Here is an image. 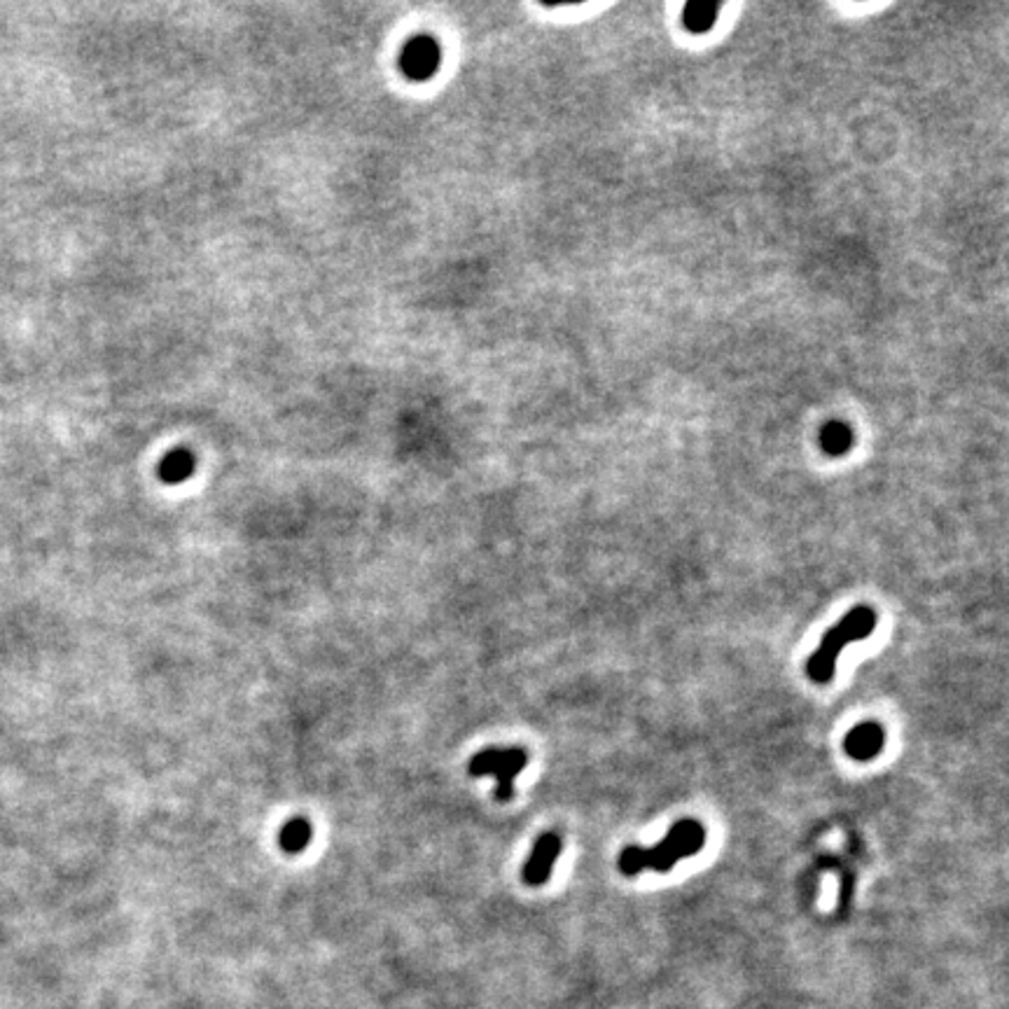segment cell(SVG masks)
Listing matches in <instances>:
<instances>
[{"label":"cell","instance_id":"52a82bcc","mask_svg":"<svg viewBox=\"0 0 1009 1009\" xmlns=\"http://www.w3.org/2000/svg\"><path fill=\"white\" fill-rule=\"evenodd\" d=\"M311 837L313 827L307 817H290L288 823L281 827V832H278V846L285 853L294 856V853H301V850L307 849L309 843H311Z\"/></svg>","mask_w":1009,"mask_h":1009},{"label":"cell","instance_id":"7a4b0ae2","mask_svg":"<svg viewBox=\"0 0 1009 1009\" xmlns=\"http://www.w3.org/2000/svg\"><path fill=\"white\" fill-rule=\"evenodd\" d=\"M876 626V613L872 607H853L837 626H832L830 631L825 633L820 645L816 647L809 661H806V673L811 677L813 683L825 684L830 683L834 676V666H837V657L841 654L843 647H849L850 643L864 640L872 636Z\"/></svg>","mask_w":1009,"mask_h":1009},{"label":"cell","instance_id":"5b68a950","mask_svg":"<svg viewBox=\"0 0 1009 1009\" xmlns=\"http://www.w3.org/2000/svg\"><path fill=\"white\" fill-rule=\"evenodd\" d=\"M883 743H886V731H883L881 724H876V722H863V724H857V727H853L849 734H846L843 750H846V755L853 757V760L869 762L881 753Z\"/></svg>","mask_w":1009,"mask_h":1009},{"label":"cell","instance_id":"277c9868","mask_svg":"<svg viewBox=\"0 0 1009 1009\" xmlns=\"http://www.w3.org/2000/svg\"><path fill=\"white\" fill-rule=\"evenodd\" d=\"M561 837L556 832H544L540 834L530 850L528 860H526L524 869H521V879L526 886H543L550 879L551 869H554L556 857L561 853Z\"/></svg>","mask_w":1009,"mask_h":1009},{"label":"cell","instance_id":"6da1fadb","mask_svg":"<svg viewBox=\"0 0 1009 1009\" xmlns=\"http://www.w3.org/2000/svg\"><path fill=\"white\" fill-rule=\"evenodd\" d=\"M706 843V830L701 823L683 817L673 825L669 834L657 843L654 849H640V846H626L620 853V872L624 876H636L643 869H654V872H669L676 867L683 857L697 856Z\"/></svg>","mask_w":1009,"mask_h":1009},{"label":"cell","instance_id":"3957f363","mask_svg":"<svg viewBox=\"0 0 1009 1009\" xmlns=\"http://www.w3.org/2000/svg\"><path fill=\"white\" fill-rule=\"evenodd\" d=\"M528 764V755L524 747H486L477 753L467 764L470 776H496V797L500 802H510L514 794V778Z\"/></svg>","mask_w":1009,"mask_h":1009},{"label":"cell","instance_id":"ba28073f","mask_svg":"<svg viewBox=\"0 0 1009 1009\" xmlns=\"http://www.w3.org/2000/svg\"><path fill=\"white\" fill-rule=\"evenodd\" d=\"M194 473V458L190 451H173V454H168L167 458L161 460V467H160V474L161 480L168 481V484H178V481H185L190 474Z\"/></svg>","mask_w":1009,"mask_h":1009},{"label":"cell","instance_id":"8992f818","mask_svg":"<svg viewBox=\"0 0 1009 1009\" xmlns=\"http://www.w3.org/2000/svg\"><path fill=\"white\" fill-rule=\"evenodd\" d=\"M437 64H440V51H437L433 40L426 38V35L411 40L404 50V73L414 80H426V77L433 75Z\"/></svg>","mask_w":1009,"mask_h":1009}]
</instances>
